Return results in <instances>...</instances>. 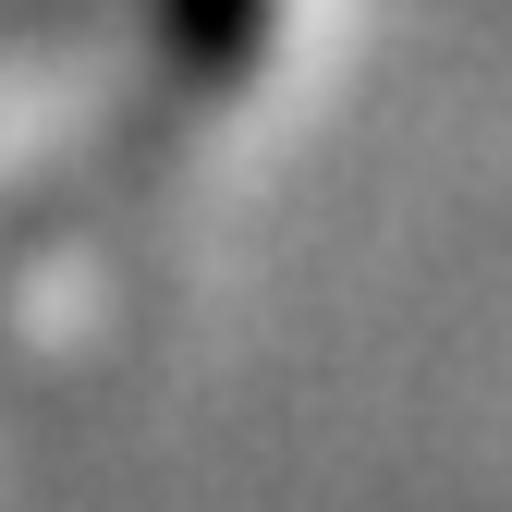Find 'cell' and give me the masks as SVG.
Instances as JSON below:
<instances>
[{
    "instance_id": "1",
    "label": "cell",
    "mask_w": 512,
    "mask_h": 512,
    "mask_svg": "<svg viewBox=\"0 0 512 512\" xmlns=\"http://www.w3.org/2000/svg\"><path fill=\"white\" fill-rule=\"evenodd\" d=\"M256 37H269V0H159V49H171V74L208 86V98H232V86L256 74Z\"/></svg>"
}]
</instances>
